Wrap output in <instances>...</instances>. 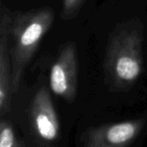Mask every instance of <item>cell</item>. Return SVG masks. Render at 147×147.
<instances>
[{
	"instance_id": "1",
	"label": "cell",
	"mask_w": 147,
	"mask_h": 147,
	"mask_svg": "<svg viewBox=\"0 0 147 147\" xmlns=\"http://www.w3.org/2000/svg\"><path fill=\"white\" fill-rule=\"evenodd\" d=\"M144 25L137 18L119 23L106 48L103 70L111 91L127 92L140 80L144 69Z\"/></svg>"
},
{
	"instance_id": "2",
	"label": "cell",
	"mask_w": 147,
	"mask_h": 147,
	"mask_svg": "<svg viewBox=\"0 0 147 147\" xmlns=\"http://www.w3.org/2000/svg\"><path fill=\"white\" fill-rule=\"evenodd\" d=\"M54 16L51 7L9 13V33L13 39L9 50L13 94L19 89L25 68L34 55L42 38L51 29Z\"/></svg>"
},
{
	"instance_id": "3",
	"label": "cell",
	"mask_w": 147,
	"mask_h": 147,
	"mask_svg": "<svg viewBox=\"0 0 147 147\" xmlns=\"http://www.w3.org/2000/svg\"><path fill=\"white\" fill-rule=\"evenodd\" d=\"M78 61L77 46L68 42L59 49L52 65L49 76L50 88L53 94L68 103H72L78 94Z\"/></svg>"
},
{
	"instance_id": "4",
	"label": "cell",
	"mask_w": 147,
	"mask_h": 147,
	"mask_svg": "<svg viewBox=\"0 0 147 147\" xmlns=\"http://www.w3.org/2000/svg\"><path fill=\"white\" fill-rule=\"evenodd\" d=\"M145 124L144 119H136L92 128L87 132L84 147H129Z\"/></svg>"
},
{
	"instance_id": "5",
	"label": "cell",
	"mask_w": 147,
	"mask_h": 147,
	"mask_svg": "<svg viewBox=\"0 0 147 147\" xmlns=\"http://www.w3.org/2000/svg\"><path fill=\"white\" fill-rule=\"evenodd\" d=\"M30 121L34 134L43 142H53L59 137V123L46 87H41L34 94L30 106Z\"/></svg>"
},
{
	"instance_id": "6",
	"label": "cell",
	"mask_w": 147,
	"mask_h": 147,
	"mask_svg": "<svg viewBox=\"0 0 147 147\" xmlns=\"http://www.w3.org/2000/svg\"><path fill=\"white\" fill-rule=\"evenodd\" d=\"M9 13L4 7L2 9L0 22V114L9 113L11 105V59L9 47Z\"/></svg>"
},
{
	"instance_id": "7",
	"label": "cell",
	"mask_w": 147,
	"mask_h": 147,
	"mask_svg": "<svg viewBox=\"0 0 147 147\" xmlns=\"http://www.w3.org/2000/svg\"><path fill=\"white\" fill-rule=\"evenodd\" d=\"M86 0H62L60 18L63 21H70L78 16Z\"/></svg>"
},
{
	"instance_id": "8",
	"label": "cell",
	"mask_w": 147,
	"mask_h": 147,
	"mask_svg": "<svg viewBox=\"0 0 147 147\" xmlns=\"http://www.w3.org/2000/svg\"><path fill=\"white\" fill-rule=\"evenodd\" d=\"M16 141L12 126L9 121L2 120L0 123V147H20Z\"/></svg>"
},
{
	"instance_id": "9",
	"label": "cell",
	"mask_w": 147,
	"mask_h": 147,
	"mask_svg": "<svg viewBox=\"0 0 147 147\" xmlns=\"http://www.w3.org/2000/svg\"><path fill=\"white\" fill-rule=\"evenodd\" d=\"M20 147H23V146H22V145H21V146Z\"/></svg>"
}]
</instances>
